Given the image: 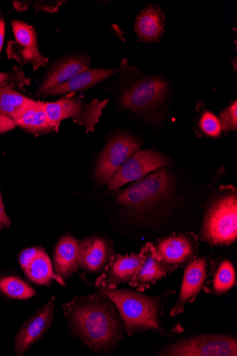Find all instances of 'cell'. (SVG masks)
I'll use <instances>...</instances> for the list:
<instances>
[{"instance_id":"obj_20","label":"cell","mask_w":237,"mask_h":356,"mask_svg":"<svg viewBox=\"0 0 237 356\" xmlns=\"http://www.w3.org/2000/svg\"><path fill=\"white\" fill-rule=\"evenodd\" d=\"M16 125L35 135L47 134L58 131L59 124L49 118L44 102H36L15 122Z\"/></svg>"},{"instance_id":"obj_13","label":"cell","mask_w":237,"mask_h":356,"mask_svg":"<svg viewBox=\"0 0 237 356\" xmlns=\"http://www.w3.org/2000/svg\"><path fill=\"white\" fill-rule=\"evenodd\" d=\"M208 273L209 263L206 257L196 258L186 266L179 299L170 312L172 317L183 314L186 305L195 302L205 286Z\"/></svg>"},{"instance_id":"obj_1","label":"cell","mask_w":237,"mask_h":356,"mask_svg":"<svg viewBox=\"0 0 237 356\" xmlns=\"http://www.w3.org/2000/svg\"><path fill=\"white\" fill-rule=\"evenodd\" d=\"M63 311L73 334L95 352L111 353L124 339L125 330L115 305L99 291L74 298Z\"/></svg>"},{"instance_id":"obj_10","label":"cell","mask_w":237,"mask_h":356,"mask_svg":"<svg viewBox=\"0 0 237 356\" xmlns=\"http://www.w3.org/2000/svg\"><path fill=\"white\" fill-rule=\"evenodd\" d=\"M169 163L162 153L153 149L138 150L130 156L118 169L108 186L111 191H117L122 186L138 181Z\"/></svg>"},{"instance_id":"obj_3","label":"cell","mask_w":237,"mask_h":356,"mask_svg":"<svg viewBox=\"0 0 237 356\" xmlns=\"http://www.w3.org/2000/svg\"><path fill=\"white\" fill-rule=\"evenodd\" d=\"M119 70L120 79L111 87L117 92L120 105L140 113L160 106L171 91V84L164 77L148 76L123 58Z\"/></svg>"},{"instance_id":"obj_29","label":"cell","mask_w":237,"mask_h":356,"mask_svg":"<svg viewBox=\"0 0 237 356\" xmlns=\"http://www.w3.org/2000/svg\"><path fill=\"white\" fill-rule=\"evenodd\" d=\"M222 131L227 134L237 129V102L235 100L220 114Z\"/></svg>"},{"instance_id":"obj_17","label":"cell","mask_w":237,"mask_h":356,"mask_svg":"<svg viewBox=\"0 0 237 356\" xmlns=\"http://www.w3.org/2000/svg\"><path fill=\"white\" fill-rule=\"evenodd\" d=\"M54 297L35 315L28 320L15 339L17 355L24 353L49 330L54 320Z\"/></svg>"},{"instance_id":"obj_7","label":"cell","mask_w":237,"mask_h":356,"mask_svg":"<svg viewBox=\"0 0 237 356\" xmlns=\"http://www.w3.org/2000/svg\"><path fill=\"white\" fill-rule=\"evenodd\" d=\"M108 103L107 99H95L91 103H86L74 94H70L57 102L44 103V106L54 123L60 124L62 120L72 118L76 123L85 127L86 134H89L95 131V126Z\"/></svg>"},{"instance_id":"obj_9","label":"cell","mask_w":237,"mask_h":356,"mask_svg":"<svg viewBox=\"0 0 237 356\" xmlns=\"http://www.w3.org/2000/svg\"><path fill=\"white\" fill-rule=\"evenodd\" d=\"M12 26L15 40L8 44V58L16 60L21 69L26 65H31L35 71L47 67L49 60L40 51L35 27L20 20H13Z\"/></svg>"},{"instance_id":"obj_26","label":"cell","mask_w":237,"mask_h":356,"mask_svg":"<svg viewBox=\"0 0 237 356\" xmlns=\"http://www.w3.org/2000/svg\"><path fill=\"white\" fill-rule=\"evenodd\" d=\"M65 3V1L62 0H33V1L14 2V5L17 10H25L31 6L35 9L36 13L46 12L53 14L57 13Z\"/></svg>"},{"instance_id":"obj_8","label":"cell","mask_w":237,"mask_h":356,"mask_svg":"<svg viewBox=\"0 0 237 356\" xmlns=\"http://www.w3.org/2000/svg\"><path fill=\"white\" fill-rule=\"evenodd\" d=\"M140 140L127 134H117L110 138L99 154L95 167V177L101 183L108 184L118 169L137 152Z\"/></svg>"},{"instance_id":"obj_31","label":"cell","mask_w":237,"mask_h":356,"mask_svg":"<svg viewBox=\"0 0 237 356\" xmlns=\"http://www.w3.org/2000/svg\"><path fill=\"white\" fill-rule=\"evenodd\" d=\"M15 126L13 120L0 113V134L12 131Z\"/></svg>"},{"instance_id":"obj_25","label":"cell","mask_w":237,"mask_h":356,"mask_svg":"<svg viewBox=\"0 0 237 356\" xmlns=\"http://www.w3.org/2000/svg\"><path fill=\"white\" fill-rule=\"evenodd\" d=\"M236 283V274L232 264L229 261H224L217 270L215 275L213 288L215 293L223 295L228 292Z\"/></svg>"},{"instance_id":"obj_24","label":"cell","mask_w":237,"mask_h":356,"mask_svg":"<svg viewBox=\"0 0 237 356\" xmlns=\"http://www.w3.org/2000/svg\"><path fill=\"white\" fill-rule=\"evenodd\" d=\"M0 290L8 297L17 300H27L36 294L35 289L15 277H7L0 280Z\"/></svg>"},{"instance_id":"obj_15","label":"cell","mask_w":237,"mask_h":356,"mask_svg":"<svg viewBox=\"0 0 237 356\" xmlns=\"http://www.w3.org/2000/svg\"><path fill=\"white\" fill-rule=\"evenodd\" d=\"M117 73H119V70L116 68L90 69L65 83L42 90H37L35 96L38 99H42L46 98V97L74 94L77 92L87 90Z\"/></svg>"},{"instance_id":"obj_6","label":"cell","mask_w":237,"mask_h":356,"mask_svg":"<svg viewBox=\"0 0 237 356\" xmlns=\"http://www.w3.org/2000/svg\"><path fill=\"white\" fill-rule=\"evenodd\" d=\"M163 356H236L237 339L229 334L197 335L164 346L156 353Z\"/></svg>"},{"instance_id":"obj_18","label":"cell","mask_w":237,"mask_h":356,"mask_svg":"<svg viewBox=\"0 0 237 356\" xmlns=\"http://www.w3.org/2000/svg\"><path fill=\"white\" fill-rule=\"evenodd\" d=\"M165 17L156 5L147 6L135 21L134 29L140 42L158 43L165 33Z\"/></svg>"},{"instance_id":"obj_19","label":"cell","mask_w":237,"mask_h":356,"mask_svg":"<svg viewBox=\"0 0 237 356\" xmlns=\"http://www.w3.org/2000/svg\"><path fill=\"white\" fill-rule=\"evenodd\" d=\"M111 258L109 245L103 238H92L79 244V266L88 273H96L106 268Z\"/></svg>"},{"instance_id":"obj_12","label":"cell","mask_w":237,"mask_h":356,"mask_svg":"<svg viewBox=\"0 0 237 356\" xmlns=\"http://www.w3.org/2000/svg\"><path fill=\"white\" fill-rule=\"evenodd\" d=\"M154 247L165 263L177 268L188 266L197 256V243L191 234H173L163 238Z\"/></svg>"},{"instance_id":"obj_16","label":"cell","mask_w":237,"mask_h":356,"mask_svg":"<svg viewBox=\"0 0 237 356\" xmlns=\"http://www.w3.org/2000/svg\"><path fill=\"white\" fill-rule=\"evenodd\" d=\"M143 261L144 256L141 252L139 254L112 257L103 274L96 280L95 284L108 289H116L120 284L129 282L133 278Z\"/></svg>"},{"instance_id":"obj_27","label":"cell","mask_w":237,"mask_h":356,"mask_svg":"<svg viewBox=\"0 0 237 356\" xmlns=\"http://www.w3.org/2000/svg\"><path fill=\"white\" fill-rule=\"evenodd\" d=\"M199 125L202 131L211 138L220 137L222 132L220 119L209 111L202 113L199 118Z\"/></svg>"},{"instance_id":"obj_28","label":"cell","mask_w":237,"mask_h":356,"mask_svg":"<svg viewBox=\"0 0 237 356\" xmlns=\"http://www.w3.org/2000/svg\"><path fill=\"white\" fill-rule=\"evenodd\" d=\"M31 80L17 67H15L7 73L0 72V89L17 86L22 88L29 86Z\"/></svg>"},{"instance_id":"obj_4","label":"cell","mask_w":237,"mask_h":356,"mask_svg":"<svg viewBox=\"0 0 237 356\" xmlns=\"http://www.w3.org/2000/svg\"><path fill=\"white\" fill-rule=\"evenodd\" d=\"M173 191L172 178L165 170L138 180L120 192L115 201L140 220L149 222L166 214Z\"/></svg>"},{"instance_id":"obj_11","label":"cell","mask_w":237,"mask_h":356,"mask_svg":"<svg viewBox=\"0 0 237 356\" xmlns=\"http://www.w3.org/2000/svg\"><path fill=\"white\" fill-rule=\"evenodd\" d=\"M91 59L85 53L61 55L53 60L37 90L60 84L90 70Z\"/></svg>"},{"instance_id":"obj_2","label":"cell","mask_w":237,"mask_h":356,"mask_svg":"<svg viewBox=\"0 0 237 356\" xmlns=\"http://www.w3.org/2000/svg\"><path fill=\"white\" fill-rule=\"evenodd\" d=\"M81 277L86 284L105 294L114 303L129 337L148 332L172 337L183 332L181 325L171 330H166L161 322L165 305L169 298L176 293L174 289H169L156 296H148L138 291L97 286L90 283L83 274Z\"/></svg>"},{"instance_id":"obj_5","label":"cell","mask_w":237,"mask_h":356,"mask_svg":"<svg viewBox=\"0 0 237 356\" xmlns=\"http://www.w3.org/2000/svg\"><path fill=\"white\" fill-rule=\"evenodd\" d=\"M199 236L210 245H226L237 238V198L229 193L211 202L203 216Z\"/></svg>"},{"instance_id":"obj_22","label":"cell","mask_w":237,"mask_h":356,"mask_svg":"<svg viewBox=\"0 0 237 356\" xmlns=\"http://www.w3.org/2000/svg\"><path fill=\"white\" fill-rule=\"evenodd\" d=\"M35 102L10 88L0 89V113L14 122Z\"/></svg>"},{"instance_id":"obj_21","label":"cell","mask_w":237,"mask_h":356,"mask_svg":"<svg viewBox=\"0 0 237 356\" xmlns=\"http://www.w3.org/2000/svg\"><path fill=\"white\" fill-rule=\"evenodd\" d=\"M80 243L71 236L63 237L58 242L54 256L56 272L60 277H69L79 270Z\"/></svg>"},{"instance_id":"obj_23","label":"cell","mask_w":237,"mask_h":356,"mask_svg":"<svg viewBox=\"0 0 237 356\" xmlns=\"http://www.w3.org/2000/svg\"><path fill=\"white\" fill-rule=\"evenodd\" d=\"M24 273L31 281L38 284L47 285L53 280L61 284H65L62 277L54 273L50 258L44 250Z\"/></svg>"},{"instance_id":"obj_32","label":"cell","mask_w":237,"mask_h":356,"mask_svg":"<svg viewBox=\"0 0 237 356\" xmlns=\"http://www.w3.org/2000/svg\"><path fill=\"white\" fill-rule=\"evenodd\" d=\"M10 225V220L5 211L1 192H0V230L8 227Z\"/></svg>"},{"instance_id":"obj_14","label":"cell","mask_w":237,"mask_h":356,"mask_svg":"<svg viewBox=\"0 0 237 356\" xmlns=\"http://www.w3.org/2000/svg\"><path fill=\"white\" fill-rule=\"evenodd\" d=\"M141 252L144 256L143 263L129 284L138 292L144 293L157 281L177 270V268L165 263L151 243H147Z\"/></svg>"},{"instance_id":"obj_33","label":"cell","mask_w":237,"mask_h":356,"mask_svg":"<svg viewBox=\"0 0 237 356\" xmlns=\"http://www.w3.org/2000/svg\"><path fill=\"white\" fill-rule=\"evenodd\" d=\"M6 35V22L4 18L0 15V53H1Z\"/></svg>"},{"instance_id":"obj_30","label":"cell","mask_w":237,"mask_h":356,"mask_svg":"<svg viewBox=\"0 0 237 356\" xmlns=\"http://www.w3.org/2000/svg\"><path fill=\"white\" fill-rule=\"evenodd\" d=\"M43 250L38 248H31L23 250L19 254V263L25 271Z\"/></svg>"}]
</instances>
